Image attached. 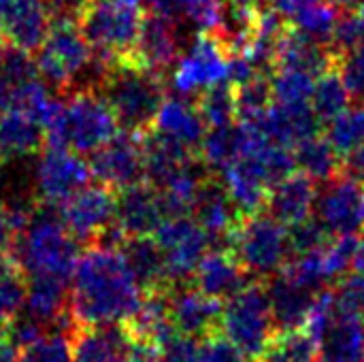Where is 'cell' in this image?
<instances>
[{
    "label": "cell",
    "mask_w": 364,
    "mask_h": 362,
    "mask_svg": "<svg viewBox=\"0 0 364 362\" xmlns=\"http://www.w3.org/2000/svg\"><path fill=\"white\" fill-rule=\"evenodd\" d=\"M166 218L162 194L149 181H139L115 194L113 226L124 239L151 237Z\"/></svg>",
    "instance_id": "9a60e30c"
},
{
    "label": "cell",
    "mask_w": 364,
    "mask_h": 362,
    "mask_svg": "<svg viewBox=\"0 0 364 362\" xmlns=\"http://www.w3.org/2000/svg\"><path fill=\"white\" fill-rule=\"evenodd\" d=\"M0 162H2V156H0Z\"/></svg>",
    "instance_id": "11a10c76"
},
{
    "label": "cell",
    "mask_w": 364,
    "mask_h": 362,
    "mask_svg": "<svg viewBox=\"0 0 364 362\" xmlns=\"http://www.w3.org/2000/svg\"><path fill=\"white\" fill-rule=\"evenodd\" d=\"M356 11H358V15L364 19V0H360V4H358V9H356Z\"/></svg>",
    "instance_id": "816d5d0a"
},
{
    "label": "cell",
    "mask_w": 364,
    "mask_h": 362,
    "mask_svg": "<svg viewBox=\"0 0 364 362\" xmlns=\"http://www.w3.org/2000/svg\"><path fill=\"white\" fill-rule=\"evenodd\" d=\"M318 220L331 235H358L364 230V186L346 173L318 186Z\"/></svg>",
    "instance_id": "4fadbf2b"
},
{
    "label": "cell",
    "mask_w": 364,
    "mask_h": 362,
    "mask_svg": "<svg viewBox=\"0 0 364 362\" xmlns=\"http://www.w3.org/2000/svg\"><path fill=\"white\" fill-rule=\"evenodd\" d=\"M352 105V94L341 77L337 60L322 70L316 81H314V92H311V107L322 124H328L333 117L343 113Z\"/></svg>",
    "instance_id": "f546056e"
},
{
    "label": "cell",
    "mask_w": 364,
    "mask_h": 362,
    "mask_svg": "<svg viewBox=\"0 0 364 362\" xmlns=\"http://www.w3.org/2000/svg\"><path fill=\"white\" fill-rule=\"evenodd\" d=\"M275 320L271 314L264 280L250 282L235 297L224 301L220 333L247 358L260 361L267 344L275 335Z\"/></svg>",
    "instance_id": "52a82bcc"
},
{
    "label": "cell",
    "mask_w": 364,
    "mask_h": 362,
    "mask_svg": "<svg viewBox=\"0 0 364 362\" xmlns=\"http://www.w3.org/2000/svg\"><path fill=\"white\" fill-rule=\"evenodd\" d=\"M45 145V130L43 122L9 107L0 115V156L2 160L9 158H26Z\"/></svg>",
    "instance_id": "4316f807"
},
{
    "label": "cell",
    "mask_w": 364,
    "mask_h": 362,
    "mask_svg": "<svg viewBox=\"0 0 364 362\" xmlns=\"http://www.w3.org/2000/svg\"><path fill=\"white\" fill-rule=\"evenodd\" d=\"M19 362H73L70 335L64 331H49L19 350Z\"/></svg>",
    "instance_id": "d590c367"
},
{
    "label": "cell",
    "mask_w": 364,
    "mask_h": 362,
    "mask_svg": "<svg viewBox=\"0 0 364 362\" xmlns=\"http://www.w3.org/2000/svg\"><path fill=\"white\" fill-rule=\"evenodd\" d=\"M115 194V190L102 183H87L58 207V215L79 243H96L113 226Z\"/></svg>",
    "instance_id": "8fae6325"
},
{
    "label": "cell",
    "mask_w": 364,
    "mask_h": 362,
    "mask_svg": "<svg viewBox=\"0 0 364 362\" xmlns=\"http://www.w3.org/2000/svg\"><path fill=\"white\" fill-rule=\"evenodd\" d=\"M288 237H290V247H292V256L294 254H305V252H314V250H320L328 243L331 239V233L324 228V224L309 215L307 220L294 224V226H288Z\"/></svg>",
    "instance_id": "f35d334b"
},
{
    "label": "cell",
    "mask_w": 364,
    "mask_h": 362,
    "mask_svg": "<svg viewBox=\"0 0 364 362\" xmlns=\"http://www.w3.org/2000/svg\"><path fill=\"white\" fill-rule=\"evenodd\" d=\"M9 4H11V0H0V45H4L2 43V19H4V13H6Z\"/></svg>",
    "instance_id": "f907efd6"
},
{
    "label": "cell",
    "mask_w": 364,
    "mask_h": 362,
    "mask_svg": "<svg viewBox=\"0 0 364 362\" xmlns=\"http://www.w3.org/2000/svg\"><path fill=\"white\" fill-rule=\"evenodd\" d=\"M130 2H136V4H139V2H141V0H130Z\"/></svg>",
    "instance_id": "db71d44e"
},
{
    "label": "cell",
    "mask_w": 364,
    "mask_h": 362,
    "mask_svg": "<svg viewBox=\"0 0 364 362\" xmlns=\"http://www.w3.org/2000/svg\"><path fill=\"white\" fill-rule=\"evenodd\" d=\"M200 352H203V361L205 362H245L247 358L222 335V333H213L209 337L203 339L200 344Z\"/></svg>",
    "instance_id": "b9f144b4"
},
{
    "label": "cell",
    "mask_w": 364,
    "mask_h": 362,
    "mask_svg": "<svg viewBox=\"0 0 364 362\" xmlns=\"http://www.w3.org/2000/svg\"><path fill=\"white\" fill-rule=\"evenodd\" d=\"M339 15L341 9L333 0H299L288 19L299 32L328 47Z\"/></svg>",
    "instance_id": "4dcf8cb0"
},
{
    "label": "cell",
    "mask_w": 364,
    "mask_h": 362,
    "mask_svg": "<svg viewBox=\"0 0 364 362\" xmlns=\"http://www.w3.org/2000/svg\"><path fill=\"white\" fill-rule=\"evenodd\" d=\"M296 169L309 175L316 183H324L341 173V156L326 134H314L292 147Z\"/></svg>",
    "instance_id": "83f0119b"
},
{
    "label": "cell",
    "mask_w": 364,
    "mask_h": 362,
    "mask_svg": "<svg viewBox=\"0 0 364 362\" xmlns=\"http://www.w3.org/2000/svg\"><path fill=\"white\" fill-rule=\"evenodd\" d=\"M190 213L200 224V228L209 235L211 241L228 239L237 222L243 218L237 211L235 203L230 201L224 181L215 173H209L200 183Z\"/></svg>",
    "instance_id": "44dd1931"
},
{
    "label": "cell",
    "mask_w": 364,
    "mask_h": 362,
    "mask_svg": "<svg viewBox=\"0 0 364 362\" xmlns=\"http://www.w3.org/2000/svg\"><path fill=\"white\" fill-rule=\"evenodd\" d=\"M151 237L162 250L171 286H181L192 280L211 241L200 224L194 218H188V213L166 218Z\"/></svg>",
    "instance_id": "30bf717a"
},
{
    "label": "cell",
    "mask_w": 364,
    "mask_h": 362,
    "mask_svg": "<svg viewBox=\"0 0 364 362\" xmlns=\"http://www.w3.org/2000/svg\"><path fill=\"white\" fill-rule=\"evenodd\" d=\"M341 173L364 186V143L352 147L341 156Z\"/></svg>",
    "instance_id": "ee69618b"
},
{
    "label": "cell",
    "mask_w": 364,
    "mask_h": 362,
    "mask_svg": "<svg viewBox=\"0 0 364 362\" xmlns=\"http://www.w3.org/2000/svg\"><path fill=\"white\" fill-rule=\"evenodd\" d=\"M192 280L194 288L224 303L243 290L252 282V275L245 271L230 247H213L207 250V254L200 258Z\"/></svg>",
    "instance_id": "ffe728a7"
},
{
    "label": "cell",
    "mask_w": 364,
    "mask_h": 362,
    "mask_svg": "<svg viewBox=\"0 0 364 362\" xmlns=\"http://www.w3.org/2000/svg\"><path fill=\"white\" fill-rule=\"evenodd\" d=\"M228 49L213 32H198L192 47L179 55L171 68L173 90L188 98L196 96L203 90L226 81L228 75Z\"/></svg>",
    "instance_id": "9c48e42d"
},
{
    "label": "cell",
    "mask_w": 364,
    "mask_h": 362,
    "mask_svg": "<svg viewBox=\"0 0 364 362\" xmlns=\"http://www.w3.org/2000/svg\"><path fill=\"white\" fill-rule=\"evenodd\" d=\"M363 362H364V361H363Z\"/></svg>",
    "instance_id": "9f6ffc18"
},
{
    "label": "cell",
    "mask_w": 364,
    "mask_h": 362,
    "mask_svg": "<svg viewBox=\"0 0 364 362\" xmlns=\"http://www.w3.org/2000/svg\"><path fill=\"white\" fill-rule=\"evenodd\" d=\"M337 64H339L341 77H343L352 98L364 102V41L358 47L350 49L348 53L339 55Z\"/></svg>",
    "instance_id": "ab89813d"
},
{
    "label": "cell",
    "mask_w": 364,
    "mask_h": 362,
    "mask_svg": "<svg viewBox=\"0 0 364 362\" xmlns=\"http://www.w3.org/2000/svg\"><path fill=\"white\" fill-rule=\"evenodd\" d=\"M194 105L207 128L228 126L237 122L235 87L228 81L215 83L194 96Z\"/></svg>",
    "instance_id": "d6a6232c"
},
{
    "label": "cell",
    "mask_w": 364,
    "mask_h": 362,
    "mask_svg": "<svg viewBox=\"0 0 364 362\" xmlns=\"http://www.w3.org/2000/svg\"><path fill=\"white\" fill-rule=\"evenodd\" d=\"M34 55L36 73L60 90L73 87L94 60L92 47L75 17H55Z\"/></svg>",
    "instance_id": "ba28073f"
},
{
    "label": "cell",
    "mask_w": 364,
    "mask_h": 362,
    "mask_svg": "<svg viewBox=\"0 0 364 362\" xmlns=\"http://www.w3.org/2000/svg\"><path fill=\"white\" fill-rule=\"evenodd\" d=\"M224 303L207 297L198 288H188L186 284L173 286L168 292V312L177 335L205 339L220 333Z\"/></svg>",
    "instance_id": "e0dca14e"
},
{
    "label": "cell",
    "mask_w": 364,
    "mask_h": 362,
    "mask_svg": "<svg viewBox=\"0 0 364 362\" xmlns=\"http://www.w3.org/2000/svg\"><path fill=\"white\" fill-rule=\"evenodd\" d=\"M92 179L90 162L66 147H49L36 164V196L43 207H60Z\"/></svg>",
    "instance_id": "7c38bea8"
},
{
    "label": "cell",
    "mask_w": 364,
    "mask_h": 362,
    "mask_svg": "<svg viewBox=\"0 0 364 362\" xmlns=\"http://www.w3.org/2000/svg\"><path fill=\"white\" fill-rule=\"evenodd\" d=\"M19 83L13 79V75L0 64V115L11 107V98H13V90Z\"/></svg>",
    "instance_id": "bcb514c9"
},
{
    "label": "cell",
    "mask_w": 364,
    "mask_h": 362,
    "mask_svg": "<svg viewBox=\"0 0 364 362\" xmlns=\"http://www.w3.org/2000/svg\"><path fill=\"white\" fill-rule=\"evenodd\" d=\"M162 362H205L200 344L192 337L177 335L162 348Z\"/></svg>",
    "instance_id": "7bdbcfd3"
},
{
    "label": "cell",
    "mask_w": 364,
    "mask_h": 362,
    "mask_svg": "<svg viewBox=\"0 0 364 362\" xmlns=\"http://www.w3.org/2000/svg\"><path fill=\"white\" fill-rule=\"evenodd\" d=\"M226 243L245 271L258 280L279 273L292 256L288 226L264 211L243 215Z\"/></svg>",
    "instance_id": "8992f818"
},
{
    "label": "cell",
    "mask_w": 364,
    "mask_h": 362,
    "mask_svg": "<svg viewBox=\"0 0 364 362\" xmlns=\"http://www.w3.org/2000/svg\"><path fill=\"white\" fill-rule=\"evenodd\" d=\"M51 0H11L2 19V43L26 53H36L53 26Z\"/></svg>",
    "instance_id": "ac0fdd59"
},
{
    "label": "cell",
    "mask_w": 364,
    "mask_h": 362,
    "mask_svg": "<svg viewBox=\"0 0 364 362\" xmlns=\"http://www.w3.org/2000/svg\"><path fill=\"white\" fill-rule=\"evenodd\" d=\"M352 269H354V273H358V275H363L364 277V239L358 241V247H356V254H354Z\"/></svg>",
    "instance_id": "c3c4849f"
},
{
    "label": "cell",
    "mask_w": 364,
    "mask_h": 362,
    "mask_svg": "<svg viewBox=\"0 0 364 362\" xmlns=\"http://www.w3.org/2000/svg\"><path fill=\"white\" fill-rule=\"evenodd\" d=\"M243 147V134L239 122L218 128H207L196 156L211 173H222L230 162H235Z\"/></svg>",
    "instance_id": "f1b7e54d"
},
{
    "label": "cell",
    "mask_w": 364,
    "mask_h": 362,
    "mask_svg": "<svg viewBox=\"0 0 364 362\" xmlns=\"http://www.w3.org/2000/svg\"><path fill=\"white\" fill-rule=\"evenodd\" d=\"M179 55H181L179 23L162 13L147 9L143 15L141 32L130 62L166 77L175 66V62L179 60Z\"/></svg>",
    "instance_id": "2e32d148"
},
{
    "label": "cell",
    "mask_w": 364,
    "mask_h": 362,
    "mask_svg": "<svg viewBox=\"0 0 364 362\" xmlns=\"http://www.w3.org/2000/svg\"><path fill=\"white\" fill-rule=\"evenodd\" d=\"M70 282V314L77 326L122 324L143 299L119 245L87 243Z\"/></svg>",
    "instance_id": "6da1fadb"
},
{
    "label": "cell",
    "mask_w": 364,
    "mask_h": 362,
    "mask_svg": "<svg viewBox=\"0 0 364 362\" xmlns=\"http://www.w3.org/2000/svg\"><path fill=\"white\" fill-rule=\"evenodd\" d=\"M79 241L70 235L58 213H34L26 220L17 235L11 258L26 277L47 275L70 282L77 258Z\"/></svg>",
    "instance_id": "277c9868"
},
{
    "label": "cell",
    "mask_w": 364,
    "mask_h": 362,
    "mask_svg": "<svg viewBox=\"0 0 364 362\" xmlns=\"http://www.w3.org/2000/svg\"><path fill=\"white\" fill-rule=\"evenodd\" d=\"M119 250L139 284V288L145 292L156 290H171V282L164 267L162 250L158 247L154 237H128L122 239Z\"/></svg>",
    "instance_id": "484cf974"
},
{
    "label": "cell",
    "mask_w": 364,
    "mask_h": 362,
    "mask_svg": "<svg viewBox=\"0 0 364 362\" xmlns=\"http://www.w3.org/2000/svg\"><path fill=\"white\" fill-rule=\"evenodd\" d=\"M26 301V275L17 262L9 256L0 260V326L23 307Z\"/></svg>",
    "instance_id": "e575fe53"
},
{
    "label": "cell",
    "mask_w": 364,
    "mask_h": 362,
    "mask_svg": "<svg viewBox=\"0 0 364 362\" xmlns=\"http://www.w3.org/2000/svg\"><path fill=\"white\" fill-rule=\"evenodd\" d=\"M358 241V235H333V239H328V243L322 247V260L328 282L348 275L354 262Z\"/></svg>",
    "instance_id": "8d00e7d4"
},
{
    "label": "cell",
    "mask_w": 364,
    "mask_h": 362,
    "mask_svg": "<svg viewBox=\"0 0 364 362\" xmlns=\"http://www.w3.org/2000/svg\"><path fill=\"white\" fill-rule=\"evenodd\" d=\"M341 11H356L358 9V4H360V0H333Z\"/></svg>",
    "instance_id": "681fc988"
},
{
    "label": "cell",
    "mask_w": 364,
    "mask_h": 362,
    "mask_svg": "<svg viewBox=\"0 0 364 362\" xmlns=\"http://www.w3.org/2000/svg\"><path fill=\"white\" fill-rule=\"evenodd\" d=\"M232 87H235L237 122H258L273 105V90H271L269 75H258Z\"/></svg>",
    "instance_id": "836d02e7"
},
{
    "label": "cell",
    "mask_w": 364,
    "mask_h": 362,
    "mask_svg": "<svg viewBox=\"0 0 364 362\" xmlns=\"http://www.w3.org/2000/svg\"><path fill=\"white\" fill-rule=\"evenodd\" d=\"M318 186L303 171H292L269 188L264 211L286 226H294L314 215Z\"/></svg>",
    "instance_id": "7402d4cb"
},
{
    "label": "cell",
    "mask_w": 364,
    "mask_h": 362,
    "mask_svg": "<svg viewBox=\"0 0 364 362\" xmlns=\"http://www.w3.org/2000/svg\"><path fill=\"white\" fill-rule=\"evenodd\" d=\"M94 87L111 107L119 130L132 134H143L151 128L166 98V77L130 60L100 68V79Z\"/></svg>",
    "instance_id": "3957f363"
},
{
    "label": "cell",
    "mask_w": 364,
    "mask_h": 362,
    "mask_svg": "<svg viewBox=\"0 0 364 362\" xmlns=\"http://www.w3.org/2000/svg\"><path fill=\"white\" fill-rule=\"evenodd\" d=\"M128 346L119 324L77 326L70 333L73 362H126Z\"/></svg>",
    "instance_id": "cb8c5ba5"
},
{
    "label": "cell",
    "mask_w": 364,
    "mask_h": 362,
    "mask_svg": "<svg viewBox=\"0 0 364 362\" xmlns=\"http://www.w3.org/2000/svg\"><path fill=\"white\" fill-rule=\"evenodd\" d=\"M364 41V19L358 15V11H341L333 38L328 43V51L333 55H343L350 49L358 47Z\"/></svg>",
    "instance_id": "74e56055"
},
{
    "label": "cell",
    "mask_w": 364,
    "mask_h": 362,
    "mask_svg": "<svg viewBox=\"0 0 364 362\" xmlns=\"http://www.w3.org/2000/svg\"><path fill=\"white\" fill-rule=\"evenodd\" d=\"M258 362H320V346L305 326L275 331Z\"/></svg>",
    "instance_id": "1f68e13d"
},
{
    "label": "cell",
    "mask_w": 364,
    "mask_h": 362,
    "mask_svg": "<svg viewBox=\"0 0 364 362\" xmlns=\"http://www.w3.org/2000/svg\"><path fill=\"white\" fill-rule=\"evenodd\" d=\"M28 215L9 207L6 203L0 201V260L9 258L13 254L17 235L21 233Z\"/></svg>",
    "instance_id": "60d3db41"
},
{
    "label": "cell",
    "mask_w": 364,
    "mask_h": 362,
    "mask_svg": "<svg viewBox=\"0 0 364 362\" xmlns=\"http://www.w3.org/2000/svg\"><path fill=\"white\" fill-rule=\"evenodd\" d=\"M90 171L98 183L115 192L145 181L141 134L119 130L100 149L90 154Z\"/></svg>",
    "instance_id": "5bb4252c"
},
{
    "label": "cell",
    "mask_w": 364,
    "mask_h": 362,
    "mask_svg": "<svg viewBox=\"0 0 364 362\" xmlns=\"http://www.w3.org/2000/svg\"><path fill=\"white\" fill-rule=\"evenodd\" d=\"M264 288H267V297H269V305H271V314H273L277 331L305 326V320L309 316V309L318 292L296 284L282 271L267 277Z\"/></svg>",
    "instance_id": "603a6c76"
},
{
    "label": "cell",
    "mask_w": 364,
    "mask_h": 362,
    "mask_svg": "<svg viewBox=\"0 0 364 362\" xmlns=\"http://www.w3.org/2000/svg\"><path fill=\"white\" fill-rule=\"evenodd\" d=\"M143 15L130 0H83L77 21L100 68L132 58Z\"/></svg>",
    "instance_id": "5b68a950"
},
{
    "label": "cell",
    "mask_w": 364,
    "mask_h": 362,
    "mask_svg": "<svg viewBox=\"0 0 364 362\" xmlns=\"http://www.w3.org/2000/svg\"><path fill=\"white\" fill-rule=\"evenodd\" d=\"M0 362H19V348L9 337L4 326H0Z\"/></svg>",
    "instance_id": "7dc6e473"
},
{
    "label": "cell",
    "mask_w": 364,
    "mask_h": 362,
    "mask_svg": "<svg viewBox=\"0 0 364 362\" xmlns=\"http://www.w3.org/2000/svg\"><path fill=\"white\" fill-rule=\"evenodd\" d=\"M43 130L45 145L85 156L111 141L119 132V124L102 94L92 85L70 90L64 100H51Z\"/></svg>",
    "instance_id": "7a4b0ae2"
},
{
    "label": "cell",
    "mask_w": 364,
    "mask_h": 362,
    "mask_svg": "<svg viewBox=\"0 0 364 362\" xmlns=\"http://www.w3.org/2000/svg\"><path fill=\"white\" fill-rule=\"evenodd\" d=\"M232 2H254V4H260V2H264V0H232Z\"/></svg>",
    "instance_id": "f5cc1de1"
},
{
    "label": "cell",
    "mask_w": 364,
    "mask_h": 362,
    "mask_svg": "<svg viewBox=\"0 0 364 362\" xmlns=\"http://www.w3.org/2000/svg\"><path fill=\"white\" fill-rule=\"evenodd\" d=\"M151 128L196 154L207 126L194 102L188 98H164Z\"/></svg>",
    "instance_id": "d4e9b609"
},
{
    "label": "cell",
    "mask_w": 364,
    "mask_h": 362,
    "mask_svg": "<svg viewBox=\"0 0 364 362\" xmlns=\"http://www.w3.org/2000/svg\"><path fill=\"white\" fill-rule=\"evenodd\" d=\"M126 362H162V350L151 344L130 341Z\"/></svg>",
    "instance_id": "f6af8a7d"
},
{
    "label": "cell",
    "mask_w": 364,
    "mask_h": 362,
    "mask_svg": "<svg viewBox=\"0 0 364 362\" xmlns=\"http://www.w3.org/2000/svg\"><path fill=\"white\" fill-rule=\"evenodd\" d=\"M318 346L320 362L364 361V318L339 294V290L335 318L320 337Z\"/></svg>",
    "instance_id": "d6986e66"
}]
</instances>
